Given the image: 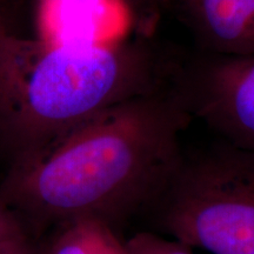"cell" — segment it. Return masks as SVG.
<instances>
[{"label": "cell", "instance_id": "6da1fadb", "mask_svg": "<svg viewBox=\"0 0 254 254\" xmlns=\"http://www.w3.org/2000/svg\"><path fill=\"white\" fill-rule=\"evenodd\" d=\"M179 97L155 90L104 111L34 151L6 199L37 224L81 218L112 226L163 195L182 165Z\"/></svg>", "mask_w": 254, "mask_h": 254}, {"label": "cell", "instance_id": "7a4b0ae2", "mask_svg": "<svg viewBox=\"0 0 254 254\" xmlns=\"http://www.w3.org/2000/svg\"><path fill=\"white\" fill-rule=\"evenodd\" d=\"M157 65L145 43L45 46L21 92V126L39 150L104 111L157 90Z\"/></svg>", "mask_w": 254, "mask_h": 254}, {"label": "cell", "instance_id": "3957f363", "mask_svg": "<svg viewBox=\"0 0 254 254\" xmlns=\"http://www.w3.org/2000/svg\"><path fill=\"white\" fill-rule=\"evenodd\" d=\"M163 196L174 240L212 254H254V152L228 144L182 164Z\"/></svg>", "mask_w": 254, "mask_h": 254}, {"label": "cell", "instance_id": "277c9868", "mask_svg": "<svg viewBox=\"0 0 254 254\" xmlns=\"http://www.w3.org/2000/svg\"><path fill=\"white\" fill-rule=\"evenodd\" d=\"M196 112L234 147L254 152V55L219 56L195 79Z\"/></svg>", "mask_w": 254, "mask_h": 254}, {"label": "cell", "instance_id": "5b68a950", "mask_svg": "<svg viewBox=\"0 0 254 254\" xmlns=\"http://www.w3.org/2000/svg\"><path fill=\"white\" fill-rule=\"evenodd\" d=\"M125 14L119 0H40L39 30L45 46L107 43L119 39Z\"/></svg>", "mask_w": 254, "mask_h": 254}, {"label": "cell", "instance_id": "8992f818", "mask_svg": "<svg viewBox=\"0 0 254 254\" xmlns=\"http://www.w3.org/2000/svg\"><path fill=\"white\" fill-rule=\"evenodd\" d=\"M200 44L219 56L254 55V0H178Z\"/></svg>", "mask_w": 254, "mask_h": 254}, {"label": "cell", "instance_id": "52a82bcc", "mask_svg": "<svg viewBox=\"0 0 254 254\" xmlns=\"http://www.w3.org/2000/svg\"><path fill=\"white\" fill-rule=\"evenodd\" d=\"M47 254H127L112 226L92 218L60 225Z\"/></svg>", "mask_w": 254, "mask_h": 254}, {"label": "cell", "instance_id": "ba28073f", "mask_svg": "<svg viewBox=\"0 0 254 254\" xmlns=\"http://www.w3.org/2000/svg\"><path fill=\"white\" fill-rule=\"evenodd\" d=\"M127 254H192L190 247L177 240H170L142 232L125 241Z\"/></svg>", "mask_w": 254, "mask_h": 254}, {"label": "cell", "instance_id": "9c48e42d", "mask_svg": "<svg viewBox=\"0 0 254 254\" xmlns=\"http://www.w3.org/2000/svg\"><path fill=\"white\" fill-rule=\"evenodd\" d=\"M127 15L142 26L153 21L159 9L171 0H119Z\"/></svg>", "mask_w": 254, "mask_h": 254}, {"label": "cell", "instance_id": "30bf717a", "mask_svg": "<svg viewBox=\"0 0 254 254\" xmlns=\"http://www.w3.org/2000/svg\"><path fill=\"white\" fill-rule=\"evenodd\" d=\"M26 237L23 226L5 202L0 201V243Z\"/></svg>", "mask_w": 254, "mask_h": 254}, {"label": "cell", "instance_id": "8fae6325", "mask_svg": "<svg viewBox=\"0 0 254 254\" xmlns=\"http://www.w3.org/2000/svg\"><path fill=\"white\" fill-rule=\"evenodd\" d=\"M0 254H36L26 237L0 243Z\"/></svg>", "mask_w": 254, "mask_h": 254}]
</instances>
